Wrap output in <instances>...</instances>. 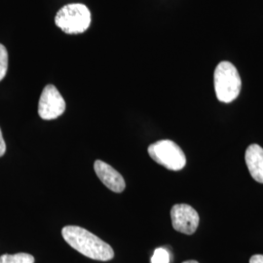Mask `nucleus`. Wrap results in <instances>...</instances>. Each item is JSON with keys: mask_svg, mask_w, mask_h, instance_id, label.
Instances as JSON below:
<instances>
[{"mask_svg": "<svg viewBox=\"0 0 263 263\" xmlns=\"http://www.w3.org/2000/svg\"><path fill=\"white\" fill-rule=\"evenodd\" d=\"M62 235L71 248L91 259L109 261L114 257L113 249L109 245L80 226H65Z\"/></svg>", "mask_w": 263, "mask_h": 263, "instance_id": "1", "label": "nucleus"}, {"mask_svg": "<svg viewBox=\"0 0 263 263\" xmlns=\"http://www.w3.org/2000/svg\"><path fill=\"white\" fill-rule=\"evenodd\" d=\"M214 82L216 98L221 103L233 102L241 92V77L235 66L229 62H221L217 65Z\"/></svg>", "mask_w": 263, "mask_h": 263, "instance_id": "2", "label": "nucleus"}, {"mask_svg": "<svg viewBox=\"0 0 263 263\" xmlns=\"http://www.w3.org/2000/svg\"><path fill=\"white\" fill-rule=\"evenodd\" d=\"M55 23L58 28L67 34L82 33L91 25V12L84 4H68L59 10Z\"/></svg>", "mask_w": 263, "mask_h": 263, "instance_id": "3", "label": "nucleus"}, {"mask_svg": "<svg viewBox=\"0 0 263 263\" xmlns=\"http://www.w3.org/2000/svg\"><path fill=\"white\" fill-rule=\"evenodd\" d=\"M148 154L161 166L171 171H180L185 167L184 152L175 141L162 140L148 146Z\"/></svg>", "mask_w": 263, "mask_h": 263, "instance_id": "4", "label": "nucleus"}, {"mask_svg": "<svg viewBox=\"0 0 263 263\" xmlns=\"http://www.w3.org/2000/svg\"><path fill=\"white\" fill-rule=\"evenodd\" d=\"M66 110V102L54 85L49 84L43 89L39 104L38 114L44 120H53Z\"/></svg>", "mask_w": 263, "mask_h": 263, "instance_id": "5", "label": "nucleus"}, {"mask_svg": "<svg viewBox=\"0 0 263 263\" xmlns=\"http://www.w3.org/2000/svg\"><path fill=\"white\" fill-rule=\"evenodd\" d=\"M171 218L174 229L186 235L195 233L200 221L197 212L187 204H177L172 208Z\"/></svg>", "mask_w": 263, "mask_h": 263, "instance_id": "6", "label": "nucleus"}, {"mask_svg": "<svg viewBox=\"0 0 263 263\" xmlns=\"http://www.w3.org/2000/svg\"><path fill=\"white\" fill-rule=\"evenodd\" d=\"M95 172L98 178L108 189L115 193H121L126 187L124 178L120 173L102 160L95 162Z\"/></svg>", "mask_w": 263, "mask_h": 263, "instance_id": "7", "label": "nucleus"}, {"mask_svg": "<svg viewBox=\"0 0 263 263\" xmlns=\"http://www.w3.org/2000/svg\"><path fill=\"white\" fill-rule=\"evenodd\" d=\"M247 167L253 179L263 183V148L258 144H251L245 154Z\"/></svg>", "mask_w": 263, "mask_h": 263, "instance_id": "8", "label": "nucleus"}, {"mask_svg": "<svg viewBox=\"0 0 263 263\" xmlns=\"http://www.w3.org/2000/svg\"><path fill=\"white\" fill-rule=\"evenodd\" d=\"M33 255L20 253L15 254H3L0 256V263H34Z\"/></svg>", "mask_w": 263, "mask_h": 263, "instance_id": "9", "label": "nucleus"}, {"mask_svg": "<svg viewBox=\"0 0 263 263\" xmlns=\"http://www.w3.org/2000/svg\"><path fill=\"white\" fill-rule=\"evenodd\" d=\"M8 69V52L6 48L0 44V81L5 77Z\"/></svg>", "mask_w": 263, "mask_h": 263, "instance_id": "10", "label": "nucleus"}, {"mask_svg": "<svg viewBox=\"0 0 263 263\" xmlns=\"http://www.w3.org/2000/svg\"><path fill=\"white\" fill-rule=\"evenodd\" d=\"M151 263H170L169 252L163 248L156 249L151 257Z\"/></svg>", "mask_w": 263, "mask_h": 263, "instance_id": "11", "label": "nucleus"}, {"mask_svg": "<svg viewBox=\"0 0 263 263\" xmlns=\"http://www.w3.org/2000/svg\"><path fill=\"white\" fill-rule=\"evenodd\" d=\"M6 152V143L4 141L3 139V136H2V132L0 129V157H2Z\"/></svg>", "mask_w": 263, "mask_h": 263, "instance_id": "12", "label": "nucleus"}, {"mask_svg": "<svg viewBox=\"0 0 263 263\" xmlns=\"http://www.w3.org/2000/svg\"><path fill=\"white\" fill-rule=\"evenodd\" d=\"M250 263H263V254H255L250 259Z\"/></svg>", "mask_w": 263, "mask_h": 263, "instance_id": "13", "label": "nucleus"}, {"mask_svg": "<svg viewBox=\"0 0 263 263\" xmlns=\"http://www.w3.org/2000/svg\"><path fill=\"white\" fill-rule=\"evenodd\" d=\"M182 263H199L196 260H186V261H184V262Z\"/></svg>", "mask_w": 263, "mask_h": 263, "instance_id": "14", "label": "nucleus"}]
</instances>
